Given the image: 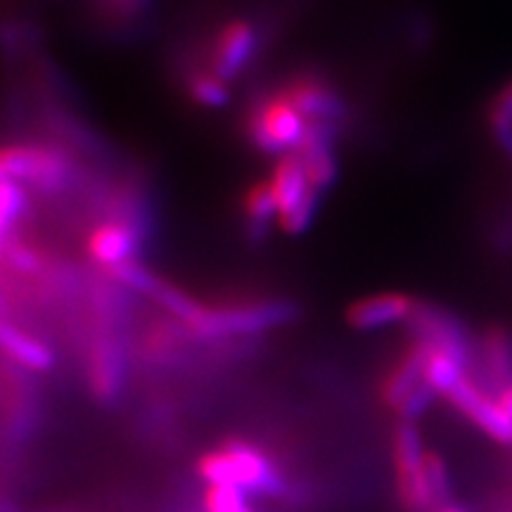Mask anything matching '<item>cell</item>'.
<instances>
[{"mask_svg":"<svg viewBox=\"0 0 512 512\" xmlns=\"http://www.w3.org/2000/svg\"><path fill=\"white\" fill-rule=\"evenodd\" d=\"M197 475L207 486H238L252 498H285L292 491L283 465L268 456L264 446L240 437H230L204 453Z\"/></svg>","mask_w":512,"mask_h":512,"instance_id":"1","label":"cell"},{"mask_svg":"<svg viewBox=\"0 0 512 512\" xmlns=\"http://www.w3.org/2000/svg\"><path fill=\"white\" fill-rule=\"evenodd\" d=\"M306 126V119L278 88L252 98L242 117V133L247 136V143L261 155L271 157H283L297 150Z\"/></svg>","mask_w":512,"mask_h":512,"instance_id":"2","label":"cell"},{"mask_svg":"<svg viewBox=\"0 0 512 512\" xmlns=\"http://www.w3.org/2000/svg\"><path fill=\"white\" fill-rule=\"evenodd\" d=\"M266 181L273 192L275 226L287 235L306 233L316 219L323 192L313 188L299 157L294 152L278 157Z\"/></svg>","mask_w":512,"mask_h":512,"instance_id":"3","label":"cell"},{"mask_svg":"<svg viewBox=\"0 0 512 512\" xmlns=\"http://www.w3.org/2000/svg\"><path fill=\"white\" fill-rule=\"evenodd\" d=\"M275 88L292 102V107L302 114L306 124L332 128L337 133L342 131L344 121L349 117L347 102L335 88V83L325 79L323 74L302 69V72L285 76Z\"/></svg>","mask_w":512,"mask_h":512,"instance_id":"4","label":"cell"},{"mask_svg":"<svg viewBox=\"0 0 512 512\" xmlns=\"http://www.w3.org/2000/svg\"><path fill=\"white\" fill-rule=\"evenodd\" d=\"M261 50V31L249 19H226L214 29L200 53L216 76L226 83L238 81Z\"/></svg>","mask_w":512,"mask_h":512,"instance_id":"5","label":"cell"},{"mask_svg":"<svg viewBox=\"0 0 512 512\" xmlns=\"http://www.w3.org/2000/svg\"><path fill=\"white\" fill-rule=\"evenodd\" d=\"M150 240V230L124 219H98L88 228L83 240L88 264L93 271L110 273L114 268L140 261L143 249Z\"/></svg>","mask_w":512,"mask_h":512,"instance_id":"6","label":"cell"},{"mask_svg":"<svg viewBox=\"0 0 512 512\" xmlns=\"http://www.w3.org/2000/svg\"><path fill=\"white\" fill-rule=\"evenodd\" d=\"M406 328L411 332L413 342H420L422 347L444 351V354L465 363L470 370L475 366V342L467 335L465 325L441 306L415 302Z\"/></svg>","mask_w":512,"mask_h":512,"instance_id":"7","label":"cell"},{"mask_svg":"<svg viewBox=\"0 0 512 512\" xmlns=\"http://www.w3.org/2000/svg\"><path fill=\"white\" fill-rule=\"evenodd\" d=\"M444 399L491 441L512 446V415L501 406L498 396L482 387L472 373L465 375Z\"/></svg>","mask_w":512,"mask_h":512,"instance_id":"8","label":"cell"},{"mask_svg":"<svg viewBox=\"0 0 512 512\" xmlns=\"http://www.w3.org/2000/svg\"><path fill=\"white\" fill-rule=\"evenodd\" d=\"M0 354L24 373H50L57 366L53 344L0 311Z\"/></svg>","mask_w":512,"mask_h":512,"instance_id":"9","label":"cell"},{"mask_svg":"<svg viewBox=\"0 0 512 512\" xmlns=\"http://www.w3.org/2000/svg\"><path fill=\"white\" fill-rule=\"evenodd\" d=\"M337 131L323 126H306L302 143L297 145L294 155L302 162L306 176L318 192H328L339 178L337 157Z\"/></svg>","mask_w":512,"mask_h":512,"instance_id":"10","label":"cell"},{"mask_svg":"<svg viewBox=\"0 0 512 512\" xmlns=\"http://www.w3.org/2000/svg\"><path fill=\"white\" fill-rule=\"evenodd\" d=\"M477 380L496 396L512 384V335L503 328H489L475 342Z\"/></svg>","mask_w":512,"mask_h":512,"instance_id":"11","label":"cell"},{"mask_svg":"<svg viewBox=\"0 0 512 512\" xmlns=\"http://www.w3.org/2000/svg\"><path fill=\"white\" fill-rule=\"evenodd\" d=\"M415 302L418 299L408 297L403 292L370 294V297L358 299L349 306L347 323L361 332L382 330L389 328V325H406L415 309Z\"/></svg>","mask_w":512,"mask_h":512,"instance_id":"12","label":"cell"},{"mask_svg":"<svg viewBox=\"0 0 512 512\" xmlns=\"http://www.w3.org/2000/svg\"><path fill=\"white\" fill-rule=\"evenodd\" d=\"M183 91L197 107L204 110H221L230 102V83L216 76L200 55H185L178 67Z\"/></svg>","mask_w":512,"mask_h":512,"instance_id":"13","label":"cell"},{"mask_svg":"<svg viewBox=\"0 0 512 512\" xmlns=\"http://www.w3.org/2000/svg\"><path fill=\"white\" fill-rule=\"evenodd\" d=\"M242 226H245L247 235L254 242H261L266 238L268 228L275 223V202L271 185H268L266 178L261 181H254L242 195Z\"/></svg>","mask_w":512,"mask_h":512,"instance_id":"14","label":"cell"},{"mask_svg":"<svg viewBox=\"0 0 512 512\" xmlns=\"http://www.w3.org/2000/svg\"><path fill=\"white\" fill-rule=\"evenodd\" d=\"M27 214L29 195L27 190H24V185L3 178V181H0V228H3L5 233L15 235L17 226L24 221Z\"/></svg>","mask_w":512,"mask_h":512,"instance_id":"15","label":"cell"},{"mask_svg":"<svg viewBox=\"0 0 512 512\" xmlns=\"http://www.w3.org/2000/svg\"><path fill=\"white\" fill-rule=\"evenodd\" d=\"M425 475L427 484H430L434 505H437V512L448 508L453 503V486H451V475H448V465L439 453L427 451L425 456Z\"/></svg>","mask_w":512,"mask_h":512,"instance_id":"16","label":"cell"},{"mask_svg":"<svg viewBox=\"0 0 512 512\" xmlns=\"http://www.w3.org/2000/svg\"><path fill=\"white\" fill-rule=\"evenodd\" d=\"M489 117L498 138L512 131V81L494 98Z\"/></svg>","mask_w":512,"mask_h":512,"instance_id":"17","label":"cell"},{"mask_svg":"<svg viewBox=\"0 0 512 512\" xmlns=\"http://www.w3.org/2000/svg\"><path fill=\"white\" fill-rule=\"evenodd\" d=\"M100 3L107 17L117 19V22H133L147 10L150 0H100Z\"/></svg>","mask_w":512,"mask_h":512,"instance_id":"18","label":"cell"},{"mask_svg":"<svg viewBox=\"0 0 512 512\" xmlns=\"http://www.w3.org/2000/svg\"><path fill=\"white\" fill-rule=\"evenodd\" d=\"M498 401H501V406L512 415V384H510V387H505L501 394H498Z\"/></svg>","mask_w":512,"mask_h":512,"instance_id":"19","label":"cell"},{"mask_svg":"<svg viewBox=\"0 0 512 512\" xmlns=\"http://www.w3.org/2000/svg\"><path fill=\"white\" fill-rule=\"evenodd\" d=\"M15 238V235H10V233H5L3 228H0V254H3V249H5V245H8V242Z\"/></svg>","mask_w":512,"mask_h":512,"instance_id":"20","label":"cell"},{"mask_svg":"<svg viewBox=\"0 0 512 512\" xmlns=\"http://www.w3.org/2000/svg\"><path fill=\"white\" fill-rule=\"evenodd\" d=\"M439 512H467L465 508H460V505H448V508H444V510H439Z\"/></svg>","mask_w":512,"mask_h":512,"instance_id":"21","label":"cell"}]
</instances>
